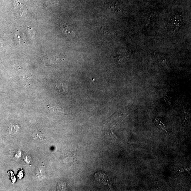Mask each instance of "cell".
Masks as SVG:
<instances>
[{
	"mask_svg": "<svg viewBox=\"0 0 191 191\" xmlns=\"http://www.w3.org/2000/svg\"><path fill=\"white\" fill-rule=\"evenodd\" d=\"M48 107L50 111L53 112V113L60 115L67 114L65 113L64 110L62 109L61 108L52 105V104H49L48 105Z\"/></svg>",
	"mask_w": 191,
	"mask_h": 191,
	"instance_id": "2",
	"label": "cell"
},
{
	"mask_svg": "<svg viewBox=\"0 0 191 191\" xmlns=\"http://www.w3.org/2000/svg\"><path fill=\"white\" fill-rule=\"evenodd\" d=\"M61 28L63 32L67 35H71L73 33H72V31L70 30L69 27L65 23H63L61 25Z\"/></svg>",
	"mask_w": 191,
	"mask_h": 191,
	"instance_id": "7",
	"label": "cell"
},
{
	"mask_svg": "<svg viewBox=\"0 0 191 191\" xmlns=\"http://www.w3.org/2000/svg\"><path fill=\"white\" fill-rule=\"evenodd\" d=\"M32 137L34 139L38 141H43L45 139L44 136L42 132L38 130H36L33 132Z\"/></svg>",
	"mask_w": 191,
	"mask_h": 191,
	"instance_id": "6",
	"label": "cell"
},
{
	"mask_svg": "<svg viewBox=\"0 0 191 191\" xmlns=\"http://www.w3.org/2000/svg\"><path fill=\"white\" fill-rule=\"evenodd\" d=\"M25 5L21 4H16L15 8L18 9L19 16L25 17L26 16L27 9L25 7Z\"/></svg>",
	"mask_w": 191,
	"mask_h": 191,
	"instance_id": "5",
	"label": "cell"
},
{
	"mask_svg": "<svg viewBox=\"0 0 191 191\" xmlns=\"http://www.w3.org/2000/svg\"><path fill=\"white\" fill-rule=\"evenodd\" d=\"M1 92H0V93H1Z\"/></svg>",
	"mask_w": 191,
	"mask_h": 191,
	"instance_id": "9",
	"label": "cell"
},
{
	"mask_svg": "<svg viewBox=\"0 0 191 191\" xmlns=\"http://www.w3.org/2000/svg\"><path fill=\"white\" fill-rule=\"evenodd\" d=\"M20 130V127L18 125L16 124L11 125L8 130V135L10 136L15 135L18 133Z\"/></svg>",
	"mask_w": 191,
	"mask_h": 191,
	"instance_id": "3",
	"label": "cell"
},
{
	"mask_svg": "<svg viewBox=\"0 0 191 191\" xmlns=\"http://www.w3.org/2000/svg\"><path fill=\"white\" fill-rule=\"evenodd\" d=\"M94 177L95 180L103 185L108 186L110 188L111 186V182L110 178L107 174L103 171L97 172L95 174Z\"/></svg>",
	"mask_w": 191,
	"mask_h": 191,
	"instance_id": "1",
	"label": "cell"
},
{
	"mask_svg": "<svg viewBox=\"0 0 191 191\" xmlns=\"http://www.w3.org/2000/svg\"><path fill=\"white\" fill-rule=\"evenodd\" d=\"M56 88L59 92L67 93L68 91L67 85L65 82L59 81L56 84Z\"/></svg>",
	"mask_w": 191,
	"mask_h": 191,
	"instance_id": "4",
	"label": "cell"
},
{
	"mask_svg": "<svg viewBox=\"0 0 191 191\" xmlns=\"http://www.w3.org/2000/svg\"><path fill=\"white\" fill-rule=\"evenodd\" d=\"M28 31L32 38H34L35 35V31L32 27L31 26H28L27 28Z\"/></svg>",
	"mask_w": 191,
	"mask_h": 191,
	"instance_id": "8",
	"label": "cell"
}]
</instances>
